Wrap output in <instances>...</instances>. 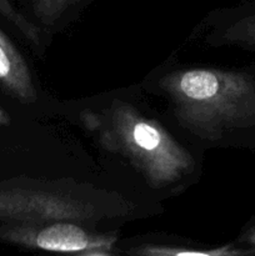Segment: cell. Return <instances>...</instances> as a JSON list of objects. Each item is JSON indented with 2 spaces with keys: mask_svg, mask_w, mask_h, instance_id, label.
<instances>
[{
  "mask_svg": "<svg viewBox=\"0 0 255 256\" xmlns=\"http://www.w3.org/2000/svg\"><path fill=\"white\" fill-rule=\"evenodd\" d=\"M202 36L212 46L255 52V0L216 12L204 22Z\"/></svg>",
  "mask_w": 255,
  "mask_h": 256,
  "instance_id": "5",
  "label": "cell"
},
{
  "mask_svg": "<svg viewBox=\"0 0 255 256\" xmlns=\"http://www.w3.org/2000/svg\"><path fill=\"white\" fill-rule=\"evenodd\" d=\"M0 14L16 28L28 42H32L34 46H40L42 32L38 25L24 16L9 0H0Z\"/></svg>",
  "mask_w": 255,
  "mask_h": 256,
  "instance_id": "9",
  "label": "cell"
},
{
  "mask_svg": "<svg viewBox=\"0 0 255 256\" xmlns=\"http://www.w3.org/2000/svg\"><path fill=\"white\" fill-rule=\"evenodd\" d=\"M238 244L255 246V215L248 220L236 238Z\"/></svg>",
  "mask_w": 255,
  "mask_h": 256,
  "instance_id": "10",
  "label": "cell"
},
{
  "mask_svg": "<svg viewBox=\"0 0 255 256\" xmlns=\"http://www.w3.org/2000/svg\"><path fill=\"white\" fill-rule=\"evenodd\" d=\"M248 145H252V146H255V135L252 138V140H250L249 144H248Z\"/></svg>",
  "mask_w": 255,
  "mask_h": 256,
  "instance_id": "12",
  "label": "cell"
},
{
  "mask_svg": "<svg viewBox=\"0 0 255 256\" xmlns=\"http://www.w3.org/2000/svg\"><path fill=\"white\" fill-rule=\"evenodd\" d=\"M10 122H12V118H10L9 112L4 108L0 106V129L10 125Z\"/></svg>",
  "mask_w": 255,
  "mask_h": 256,
  "instance_id": "11",
  "label": "cell"
},
{
  "mask_svg": "<svg viewBox=\"0 0 255 256\" xmlns=\"http://www.w3.org/2000/svg\"><path fill=\"white\" fill-rule=\"evenodd\" d=\"M119 240L116 232H96L74 222L45 224H8L0 226V242L32 250L79 256L115 254Z\"/></svg>",
  "mask_w": 255,
  "mask_h": 256,
  "instance_id": "4",
  "label": "cell"
},
{
  "mask_svg": "<svg viewBox=\"0 0 255 256\" xmlns=\"http://www.w3.org/2000/svg\"><path fill=\"white\" fill-rule=\"evenodd\" d=\"M180 129L196 140L248 145L255 135V65L242 69L182 65L150 75Z\"/></svg>",
  "mask_w": 255,
  "mask_h": 256,
  "instance_id": "1",
  "label": "cell"
},
{
  "mask_svg": "<svg viewBox=\"0 0 255 256\" xmlns=\"http://www.w3.org/2000/svg\"><path fill=\"white\" fill-rule=\"evenodd\" d=\"M130 255L140 256H242L255 255V246L242 244L228 245H182L162 244V242H145L126 250Z\"/></svg>",
  "mask_w": 255,
  "mask_h": 256,
  "instance_id": "7",
  "label": "cell"
},
{
  "mask_svg": "<svg viewBox=\"0 0 255 256\" xmlns=\"http://www.w3.org/2000/svg\"><path fill=\"white\" fill-rule=\"evenodd\" d=\"M0 88L22 105L38 102V90L32 70L22 52L0 29Z\"/></svg>",
  "mask_w": 255,
  "mask_h": 256,
  "instance_id": "6",
  "label": "cell"
},
{
  "mask_svg": "<svg viewBox=\"0 0 255 256\" xmlns=\"http://www.w3.org/2000/svg\"><path fill=\"white\" fill-rule=\"evenodd\" d=\"M82 0H32V12L45 28H56Z\"/></svg>",
  "mask_w": 255,
  "mask_h": 256,
  "instance_id": "8",
  "label": "cell"
},
{
  "mask_svg": "<svg viewBox=\"0 0 255 256\" xmlns=\"http://www.w3.org/2000/svg\"><path fill=\"white\" fill-rule=\"evenodd\" d=\"M99 190L70 180L49 182L14 178L0 182V222L8 224H45L74 222L94 226L116 212Z\"/></svg>",
  "mask_w": 255,
  "mask_h": 256,
  "instance_id": "3",
  "label": "cell"
},
{
  "mask_svg": "<svg viewBox=\"0 0 255 256\" xmlns=\"http://www.w3.org/2000/svg\"><path fill=\"white\" fill-rule=\"evenodd\" d=\"M78 120L100 149L126 162L152 189L178 192L196 176L194 155L132 100L108 98L82 108Z\"/></svg>",
  "mask_w": 255,
  "mask_h": 256,
  "instance_id": "2",
  "label": "cell"
}]
</instances>
